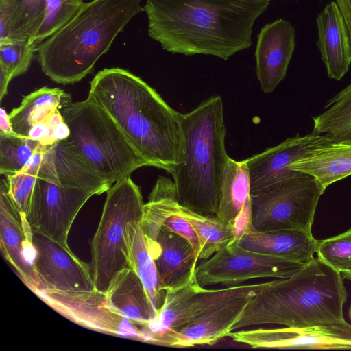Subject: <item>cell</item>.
Here are the masks:
<instances>
[{
  "label": "cell",
  "mask_w": 351,
  "mask_h": 351,
  "mask_svg": "<svg viewBox=\"0 0 351 351\" xmlns=\"http://www.w3.org/2000/svg\"><path fill=\"white\" fill-rule=\"evenodd\" d=\"M271 0H146L148 35L165 51L227 60L252 46Z\"/></svg>",
  "instance_id": "6da1fadb"
},
{
  "label": "cell",
  "mask_w": 351,
  "mask_h": 351,
  "mask_svg": "<svg viewBox=\"0 0 351 351\" xmlns=\"http://www.w3.org/2000/svg\"><path fill=\"white\" fill-rule=\"evenodd\" d=\"M341 273L318 257L292 276L276 278L247 304L232 330L278 324L318 332L351 347V325L343 316L347 291Z\"/></svg>",
  "instance_id": "7a4b0ae2"
},
{
  "label": "cell",
  "mask_w": 351,
  "mask_h": 351,
  "mask_svg": "<svg viewBox=\"0 0 351 351\" xmlns=\"http://www.w3.org/2000/svg\"><path fill=\"white\" fill-rule=\"evenodd\" d=\"M90 85L88 97L111 117L147 166L171 173L180 154L182 114L121 68L100 71Z\"/></svg>",
  "instance_id": "3957f363"
},
{
  "label": "cell",
  "mask_w": 351,
  "mask_h": 351,
  "mask_svg": "<svg viewBox=\"0 0 351 351\" xmlns=\"http://www.w3.org/2000/svg\"><path fill=\"white\" fill-rule=\"evenodd\" d=\"M141 0H91L84 2L66 25L40 43L37 60L53 82L70 84L90 73L117 36L138 13Z\"/></svg>",
  "instance_id": "277c9868"
},
{
  "label": "cell",
  "mask_w": 351,
  "mask_h": 351,
  "mask_svg": "<svg viewBox=\"0 0 351 351\" xmlns=\"http://www.w3.org/2000/svg\"><path fill=\"white\" fill-rule=\"evenodd\" d=\"M181 125L180 154L170 173L178 202L196 213L216 217L221 180L229 158L221 97H209L182 114Z\"/></svg>",
  "instance_id": "5b68a950"
},
{
  "label": "cell",
  "mask_w": 351,
  "mask_h": 351,
  "mask_svg": "<svg viewBox=\"0 0 351 351\" xmlns=\"http://www.w3.org/2000/svg\"><path fill=\"white\" fill-rule=\"evenodd\" d=\"M110 187L60 141L45 152L26 219L33 232L68 245L78 213Z\"/></svg>",
  "instance_id": "8992f818"
},
{
  "label": "cell",
  "mask_w": 351,
  "mask_h": 351,
  "mask_svg": "<svg viewBox=\"0 0 351 351\" xmlns=\"http://www.w3.org/2000/svg\"><path fill=\"white\" fill-rule=\"evenodd\" d=\"M60 112L69 129L65 145L110 188L147 166L111 117L88 96Z\"/></svg>",
  "instance_id": "52a82bcc"
},
{
  "label": "cell",
  "mask_w": 351,
  "mask_h": 351,
  "mask_svg": "<svg viewBox=\"0 0 351 351\" xmlns=\"http://www.w3.org/2000/svg\"><path fill=\"white\" fill-rule=\"evenodd\" d=\"M145 204L130 176L108 191L97 230L92 239L90 268L97 290L106 293L117 276L131 268L127 226L143 219Z\"/></svg>",
  "instance_id": "ba28073f"
},
{
  "label": "cell",
  "mask_w": 351,
  "mask_h": 351,
  "mask_svg": "<svg viewBox=\"0 0 351 351\" xmlns=\"http://www.w3.org/2000/svg\"><path fill=\"white\" fill-rule=\"evenodd\" d=\"M325 190L312 176L298 172L251 196L250 225L260 232L298 230L312 233Z\"/></svg>",
  "instance_id": "9c48e42d"
},
{
  "label": "cell",
  "mask_w": 351,
  "mask_h": 351,
  "mask_svg": "<svg viewBox=\"0 0 351 351\" xmlns=\"http://www.w3.org/2000/svg\"><path fill=\"white\" fill-rule=\"evenodd\" d=\"M235 241L197 266L195 276L200 286L232 287L252 279L284 278L292 276L306 265L247 250Z\"/></svg>",
  "instance_id": "30bf717a"
},
{
  "label": "cell",
  "mask_w": 351,
  "mask_h": 351,
  "mask_svg": "<svg viewBox=\"0 0 351 351\" xmlns=\"http://www.w3.org/2000/svg\"><path fill=\"white\" fill-rule=\"evenodd\" d=\"M68 319L97 332L144 341L141 328L117 313L106 293L37 289L32 291Z\"/></svg>",
  "instance_id": "8fae6325"
},
{
  "label": "cell",
  "mask_w": 351,
  "mask_h": 351,
  "mask_svg": "<svg viewBox=\"0 0 351 351\" xmlns=\"http://www.w3.org/2000/svg\"><path fill=\"white\" fill-rule=\"evenodd\" d=\"M253 284L206 289L198 282L173 291H166L155 318L143 330L149 342L159 345L171 333L197 319L214 304L238 295Z\"/></svg>",
  "instance_id": "7c38bea8"
},
{
  "label": "cell",
  "mask_w": 351,
  "mask_h": 351,
  "mask_svg": "<svg viewBox=\"0 0 351 351\" xmlns=\"http://www.w3.org/2000/svg\"><path fill=\"white\" fill-rule=\"evenodd\" d=\"M32 242L36 250L34 269L38 289L60 291L95 289L90 265L77 258L69 245L33 231Z\"/></svg>",
  "instance_id": "4fadbf2b"
},
{
  "label": "cell",
  "mask_w": 351,
  "mask_h": 351,
  "mask_svg": "<svg viewBox=\"0 0 351 351\" xmlns=\"http://www.w3.org/2000/svg\"><path fill=\"white\" fill-rule=\"evenodd\" d=\"M270 283L271 280L253 284L243 293L214 304L197 319L167 336L160 346L189 348L216 343L228 336L248 302Z\"/></svg>",
  "instance_id": "5bb4252c"
},
{
  "label": "cell",
  "mask_w": 351,
  "mask_h": 351,
  "mask_svg": "<svg viewBox=\"0 0 351 351\" xmlns=\"http://www.w3.org/2000/svg\"><path fill=\"white\" fill-rule=\"evenodd\" d=\"M0 243L3 257L23 283L32 291L38 289L32 230L9 193L7 178L0 182Z\"/></svg>",
  "instance_id": "9a60e30c"
},
{
  "label": "cell",
  "mask_w": 351,
  "mask_h": 351,
  "mask_svg": "<svg viewBox=\"0 0 351 351\" xmlns=\"http://www.w3.org/2000/svg\"><path fill=\"white\" fill-rule=\"evenodd\" d=\"M332 141L325 134L312 133L288 138L280 144L245 159L251 182V196L291 177L299 171L291 165L312 149Z\"/></svg>",
  "instance_id": "2e32d148"
},
{
  "label": "cell",
  "mask_w": 351,
  "mask_h": 351,
  "mask_svg": "<svg viewBox=\"0 0 351 351\" xmlns=\"http://www.w3.org/2000/svg\"><path fill=\"white\" fill-rule=\"evenodd\" d=\"M295 45V29L280 19L265 24L257 36L256 73L263 92H273L285 78Z\"/></svg>",
  "instance_id": "e0dca14e"
},
{
  "label": "cell",
  "mask_w": 351,
  "mask_h": 351,
  "mask_svg": "<svg viewBox=\"0 0 351 351\" xmlns=\"http://www.w3.org/2000/svg\"><path fill=\"white\" fill-rule=\"evenodd\" d=\"M148 244L162 291H177L197 282L195 269L199 260L184 238L162 227Z\"/></svg>",
  "instance_id": "ac0fdd59"
},
{
  "label": "cell",
  "mask_w": 351,
  "mask_h": 351,
  "mask_svg": "<svg viewBox=\"0 0 351 351\" xmlns=\"http://www.w3.org/2000/svg\"><path fill=\"white\" fill-rule=\"evenodd\" d=\"M251 182L246 160L229 157L225 166L217 199L216 217L234 230L239 238L251 220Z\"/></svg>",
  "instance_id": "d6986e66"
},
{
  "label": "cell",
  "mask_w": 351,
  "mask_h": 351,
  "mask_svg": "<svg viewBox=\"0 0 351 351\" xmlns=\"http://www.w3.org/2000/svg\"><path fill=\"white\" fill-rule=\"evenodd\" d=\"M241 247L307 264L315 257L317 240L312 233L298 230L260 232L250 221L236 240Z\"/></svg>",
  "instance_id": "ffe728a7"
},
{
  "label": "cell",
  "mask_w": 351,
  "mask_h": 351,
  "mask_svg": "<svg viewBox=\"0 0 351 351\" xmlns=\"http://www.w3.org/2000/svg\"><path fill=\"white\" fill-rule=\"evenodd\" d=\"M317 45L329 77L341 80L351 63V49L346 25L335 2L328 4L317 18Z\"/></svg>",
  "instance_id": "44dd1931"
},
{
  "label": "cell",
  "mask_w": 351,
  "mask_h": 351,
  "mask_svg": "<svg viewBox=\"0 0 351 351\" xmlns=\"http://www.w3.org/2000/svg\"><path fill=\"white\" fill-rule=\"evenodd\" d=\"M291 169L313 177L326 190L351 175V143L331 141L319 146L292 163Z\"/></svg>",
  "instance_id": "7402d4cb"
},
{
  "label": "cell",
  "mask_w": 351,
  "mask_h": 351,
  "mask_svg": "<svg viewBox=\"0 0 351 351\" xmlns=\"http://www.w3.org/2000/svg\"><path fill=\"white\" fill-rule=\"evenodd\" d=\"M241 341L252 348H350L346 341L332 336L287 326L244 330Z\"/></svg>",
  "instance_id": "603a6c76"
},
{
  "label": "cell",
  "mask_w": 351,
  "mask_h": 351,
  "mask_svg": "<svg viewBox=\"0 0 351 351\" xmlns=\"http://www.w3.org/2000/svg\"><path fill=\"white\" fill-rule=\"evenodd\" d=\"M106 293L111 307L140 328L156 317L145 287L132 268L121 271Z\"/></svg>",
  "instance_id": "cb8c5ba5"
},
{
  "label": "cell",
  "mask_w": 351,
  "mask_h": 351,
  "mask_svg": "<svg viewBox=\"0 0 351 351\" xmlns=\"http://www.w3.org/2000/svg\"><path fill=\"white\" fill-rule=\"evenodd\" d=\"M71 103V95L58 88L43 87L25 96L9 117L13 131L27 137L32 127Z\"/></svg>",
  "instance_id": "d4e9b609"
},
{
  "label": "cell",
  "mask_w": 351,
  "mask_h": 351,
  "mask_svg": "<svg viewBox=\"0 0 351 351\" xmlns=\"http://www.w3.org/2000/svg\"><path fill=\"white\" fill-rule=\"evenodd\" d=\"M127 234L131 268L142 281L156 315L163 304L166 292L160 289L156 265L142 226V220L129 222Z\"/></svg>",
  "instance_id": "484cf974"
},
{
  "label": "cell",
  "mask_w": 351,
  "mask_h": 351,
  "mask_svg": "<svg viewBox=\"0 0 351 351\" xmlns=\"http://www.w3.org/2000/svg\"><path fill=\"white\" fill-rule=\"evenodd\" d=\"M45 0H0V41L29 40L42 23Z\"/></svg>",
  "instance_id": "4316f807"
},
{
  "label": "cell",
  "mask_w": 351,
  "mask_h": 351,
  "mask_svg": "<svg viewBox=\"0 0 351 351\" xmlns=\"http://www.w3.org/2000/svg\"><path fill=\"white\" fill-rule=\"evenodd\" d=\"M313 120V132L325 134L333 141L351 143V83Z\"/></svg>",
  "instance_id": "83f0119b"
},
{
  "label": "cell",
  "mask_w": 351,
  "mask_h": 351,
  "mask_svg": "<svg viewBox=\"0 0 351 351\" xmlns=\"http://www.w3.org/2000/svg\"><path fill=\"white\" fill-rule=\"evenodd\" d=\"M176 210L191 223L196 231L202 247V261L208 259L237 240L234 230L225 226L216 217L196 213L181 206L179 202Z\"/></svg>",
  "instance_id": "f1b7e54d"
},
{
  "label": "cell",
  "mask_w": 351,
  "mask_h": 351,
  "mask_svg": "<svg viewBox=\"0 0 351 351\" xmlns=\"http://www.w3.org/2000/svg\"><path fill=\"white\" fill-rule=\"evenodd\" d=\"M47 148L15 132L0 134V173L8 176L21 171L36 153Z\"/></svg>",
  "instance_id": "f546056e"
},
{
  "label": "cell",
  "mask_w": 351,
  "mask_h": 351,
  "mask_svg": "<svg viewBox=\"0 0 351 351\" xmlns=\"http://www.w3.org/2000/svg\"><path fill=\"white\" fill-rule=\"evenodd\" d=\"M84 3L83 0H45L42 23L29 43L38 47L72 19Z\"/></svg>",
  "instance_id": "4dcf8cb0"
},
{
  "label": "cell",
  "mask_w": 351,
  "mask_h": 351,
  "mask_svg": "<svg viewBox=\"0 0 351 351\" xmlns=\"http://www.w3.org/2000/svg\"><path fill=\"white\" fill-rule=\"evenodd\" d=\"M36 153L27 165L21 171L6 176L9 193L18 209L27 216L32 191L45 152Z\"/></svg>",
  "instance_id": "1f68e13d"
},
{
  "label": "cell",
  "mask_w": 351,
  "mask_h": 351,
  "mask_svg": "<svg viewBox=\"0 0 351 351\" xmlns=\"http://www.w3.org/2000/svg\"><path fill=\"white\" fill-rule=\"evenodd\" d=\"M36 48L29 40L0 41V70L12 80L24 74L30 66Z\"/></svg>",
  "instance_id": "d6a6232c"
},
{
  "label": "cell",
  "mask_w": 351,
  "mask_h": 351,
  "mask_svg": "<svg viewBox=\"0 0 351 351\" xmlns=\"http://www.w3.org/2000/svg\"><path fill=\"white\" fill-rule=\"evenodd\" d=\"M317 256L341 272L351 263V228L336 236L317 240Z\"/></svg>",
  "instance_id": "836d02e7"
},
{
  "label": "cell",
  "mask_w": 351,
  "mask_h": 351,
  "mask_svg": "<svg viewBox=\"0 0 351 351\" xmlns=\"http://www.w3.org/2000/svg\"><path fill=\"white\" fill-rule=\"evenodd\" d=\"M69 129L58 110L41 123L34 125L27 137L38 142L45 147H50L58 142L66 138Z\"/></svg>",
  "instance_id": "e575fe53"
},
{
  "label": "cell",
  "mask_w": 351,
  "mask_h": 351,
  "mask_svg": "<svg viewBox=\"0 0 351 351\" xmlns=\"http://www.w3.org/2000/svg\"><path fill=\"white\" fill-rule=\"evenodd\" d=\"M337 3L346 25L351 49V0H337Z\"/></svg>",
  "instance_id": "d590c367"
},
{
  "label": "cell",
  "mask_w": 351,
  "mask_h": 351,
  "mask_svg": "<svg viewBox=\"0 0 351 351\" xmlns=\"http://www.w3.org/2000/svg\"><path fill=\"white\" fill-rule=\"evenodd\" d=\"M14 132L9 114L1 107L0 110V134H12Z\"/></svg>",
  "instance_id": "8d00e7d4"
},
{
  "label": "cell",
  "mask_w": 351,
  "mask_h": 351,
  "mask_svg": "<svg viewBox=\"0 0 351 351\" xmlns=\"http://www.w3.org/2000/svg\"><path fill=\"white\" fill-rule=\"evenodd\" d=\"M12 79L9 75L3 71L0 70V100L5 96L8 91V87L9 83Z\"/></svg>",
  "instance_id": "74e56055"
},
{
  "label": "cell",
  "mask_w": 351,
  "mask_h": 351,
  "mask_svg": "<svg viewBox=\"0 0 351 351\" xmlns=\"http://www.w3.org/2000/svg\"><path fill=\"white\" fill-rule=\"evenodd\" d=\"M340 273L343 279L351 280V263Z\"/></svg>",
  "instance_id": "f35d334b"
},
{
  "label": "cell",
  "mask_w": 351,
  "mask_h": 351,
  "mask_svg": "<svg viewBox=\"0 0 351 351\" xmlns=\"http://www.w3.org/2000/svg\"><path fill=\"white\" fill-rule=\"evenodd\" d=\"M350 317H351V308H350Z\"/></svg>",
  "instance_id": "ab89813d"
}]
</instances>
